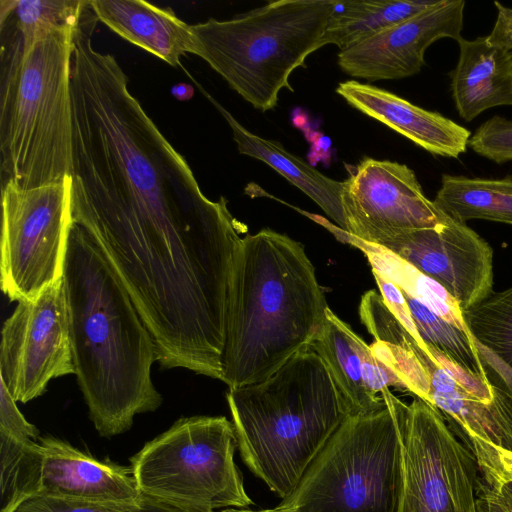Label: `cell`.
<instances>
[{
	"label": "cell",
	"instance_id": "cell-1",
	"mask_svg": "<svg viewBox=\"0 0 512 512\" xmlns=\"http://www.w3.org/2000/svg\"><path fill=\"white\" fill-rule=\"evenodd\" d=\"M74 374L99 435L128 431L162 396L151 378L155 342L96 241L72 223L63 271Z\"/></svg>",
	"mask_w": 512,
	"mask_h": 512
},
{
	"label": "cell",
	"instance_id": "cell-2",
	"mask_svg": "<svg viewBox=\"0 0 512 512\" xmlns=\"http://www.w3.org/2000/svg\"><path fill=\"white\" fill-rule=\"evenodd\" d=\"M329 307L304 246L269 228L242 238L227 313L222 379L260 382L310 349Z\"/></svg>",
	"mask_w": 512,
	"mask_h": 512
},
{
	"label": "cell",
	"instance_id": "cell-3",
	"mask_svg": "<svg viewBox=\"0 0 512 512\" xmlns=\"http://www.w3.org/2000/svg\"><path fill=\"white\" fill-rule=\"evenodd\" d=\"M226 398L243 461L283 499L348 416L327 366L312 349L263 381L229 389Z\"/></svg>",
	"mask_w": 512,
	"mask_h": 512
},
{
	"label": "cell",
	"instance_id": "cell-4",
	"mask_svg": "<svg viewBox=\"0 0 512 512\" xmlns=\"http://www.w3.org/2000/svg\"><path fill=\"white\" fill-rule=\"evenodd\" d=\"M74 28L54 29L26 49L2 43L1 185L30 189L71 176Z\"/></svg>",
	"mask_w": 512,
	"mask_h": 512
},
{
	"label": "cell",
	"instance_id": "cell-5",
	"mask_svg": "<svg viewBox=\"0 0 512 512\" xmlns=\"http://www.w3.org/2000/svg\"><path fill=\"white\" fill-rule=\"evenodd\" d=\"M340 0H278L228 20L191 25L192 54L206 61L255 109L278 104L293 91L292 72L324 43Z\"/></svg>",
	"mask_w": 512,
	"mask_h": 512
},
{
	"label": "cell",
	"instance_id": "cell-6",
	"mask_svg": "<svg viewBox=\"0 0 512 512\" xmlns=\"http://www.w3.org/2000/svg\"><path fill=\"white\" fill-rule=\"evenodd\" d=\"M374 410L347 416L295 490L268 512H399L408 404L389 388Z\"/></svg>",
	"mask_w": 512,
	"mask_h": 512
},
{
	"label": "cell",
	"instance_id": "cell-7",
	"mask_svg": "<svg viewBox=\"0 0 512 512\" xmlns=\"http://www.w3.org/2000/svg\"><path fill=\"white\" fill-rule=\"evenodd\" d=\"M237 439L224 416L182 417L130 458L140 492L181 512L252 504L234 462Z\"/></svg>",
	"mask_w": 512,
	"mask_h": 512
},
{
	"label": "cell",
	"instance_id": "cell-8",
	"mask_svg": "<svg viewBox=\"0 0 512 512\" xmlns=\"http://www.w3.org/2000/svg\"><path fill=\"white\" fill-rule=\"evenodd\" d=\"M1 199V289L10 301L32 300L63 277L71 176L30 189L7 182Z\"/></svg>",
	"mask_w": 512,
	"mask_h": 512
},
{
	"label": "cell",
	"instance_id": "cell-9",
	"mask_svg": "<svg viewBox=\"0 0 512 512\" xmlns=\"http://www.w3.org/2000/svg\"><path fill=\"white\" fill-rule=\"evenodd\" d=\"M404 490L399 512H479L480 468L444 415L425 400L408 404L403 423Z\"/></svg>",
	"mask_w": 512,
	"mask_h": 512
},
{
	"label": "cell",
	"instance_id": "cell-10",
	"mask_svg": "<svg viewBox=\"0 0 512 512\" xmlns=\"http://www.w3.org/2000/svg\"><path fill=\"white\" fill-rule=\"evenodd\" d=\"M74 374L62 279L32 300L17 302L4 322L0 380L16 402L42 396L53 378Z\"/></svg>",
	"mask_w": 512,
	"mask_h": 512
},
{
	"label": "cell",
	"instance_id": "cell-11",
	"mask_svg": "<svg viewBox=\"0 0 512 512\" xmlns=\"http://www.w3.org/2000/svg\"><path fill=\"white\" fill-rule=\"evenodd\" d=\"M341 204L346 235L377 244L400 232L434 228L450 218L428 199L412 169L365 157L348 169Z\"/></svg>",
	"mask_w": 512,
	"mask_h": 512
},
{
	"label": "cell",
	"instance_id": "cell-12",
	"mask_svg": "<svg viewBox=\"0 0 512 512\" xmlns=\"http://www.w3.org/2000/svg\"><path fill=\"white\" fill-rule=\"evenodd\" d=\"M438 282L462 312L493 293V250L465 223L400 232L377 244Z\"/></svg>",
	"mask_w": 512,
	"mask_h": 512
},
{
	"label": "cell",
	"instance_id": "cell-13",
	"mask_svg": "<svg viewBox=\"0 0 512 512\" xmlns=\"http://www.w3.org/2000/svg\"><path fill=\"white\" fill-rule=\"evenodd\" d=\"M465 4L464 0H440L422 13L340 51L337 63L349 76L369 81L415 75L425 64L424 55L432 43L462 37Z\"/></svg>",
	"mask_w": 512,
	"mask_h": 512
},
{
	"label": "cell",
	"instance_id": "cell-14",
	"mask_svg": "<svg viewBox=\"0 0 512 512\" xmlns=\"http://www.w3.org/2000/svg\"><path fill=\"white\" fill-rule=\"evenodd\" d=\"M310 349L327 366L348 416L377 408L383 402L382 391L390 386L406 389L400 375L330 308Z\"/></svg>",
	"mask_w": 512,
	"mask_h": 512
},
{
	"label": "cell",
	"instance_id": "cell-15",
	"mask_svg": "<svg viewBox=\"0 0 512 512\" xmlns=\"http://www.w3.org/2000/svg\"><path fill=\"white\" fill-rule=\"evenodd\" d=\"M38 496L73 500L133 501L143 494L131 467L100 461L66 441L40 437Z\"/></svg>",
	"mask_w": 512,
	"mask_h": 512
},
{
	"label": "cell",
	"instance_id": "cell-16",
	"mask_svg": "<svg viewBox=\"0 0 512 512\" xmlns=\"http://www.w3.org/2000/svg\"><path fill=\"white\" fill-rule=\"evenodd\" d=\"M336 93L349 105L408 138L434 155L457 158L466 152L469 130L437 112L370 84L348 80Z\"/></svg>",
	"mask_w": 512,
	"mask_h": 512
},
{
	"label": "cell",
	"instance_id": "cell-17",
	"mask_svg": "<svg viewBox=\"0 0 512 512\" xmlns=\"http://www.w3.org/2000/svg\"><path fill=\"white\" fill-rule=\"evenodd\" d=\"M97 19L114 33L173 67L192 53L191 25L170 8L141 0H89Z\"/></svg>",
	"mask_w": 512,
	"mask_h": 512
},
{
	"label": "cell",
	"instance_id": "cell-18",
	"mask_svg": "<svg viewBox=\"0 0 512 512\" xmlns=\"http://www.w3.org/2000/svg\"><path fill=\"white\" fill-rule=\"evenodd\" d=\"M414 351L430 376L426 402L455 423L469 441L480 440L512 452V399L508 393L504 391L494 402H483L458 385L430 351L418 344Z\"/></svg>",
	"mask_w": 512,
	"mask_h": 512
},
{
	"label": "cell",
	"instance_id": "cell-19",
	"mask_svg": "<svg viewBox=\"0 0 512 512\" xmlns=\"http://www.w3.org/2000/svg\"><path fill=\"white\" fill-rule=\"evenodd\" d=\"M457 43L459 58L450 78L460 117L469 122L492 107L512 106V51L486 37H461Z\"/></svg>",
	"mask_w": 512,
	"mask_h": 512
},
{
	"label": "cell",
	"instance_id": "cell-20",
	"mask_svg": "<svg viewBox=\"0 0 512 512\" xmlns=\"http://www.w3.org/2000/svg\"><path fill=\"white\" fill-rule=\"evenodd\" d=\"M201 90L228 122L239 153L260 160L274 169L313 200L338 228L346 230L341 204L343 181L324 175L302 158L287 151L280 142L253 134L202 88Z\"/></svg>",
	"mask_w": 512,
	"mask_h": 512
},
{
	"label": "cell",
	"instance_id": "cell-21",
	"mask_svg": "<svg viewBox=\"0 0 512 512\" xmlns=\"http://www.w3.org/2000/svg\"><path fill=\"white\" fill-rule=\"evenodd\" d=\"M440 0H340L327 25L324 43L340 51L408 20Z\"/></svg>",
	"mask_w": 512,
	"mask_h": 512
},
{
	"label": "cell",
	"instance_id": "cell-22",
	"mask_svg": "<svg viewBox=\"0 0 512 512\" xmlns=\"http://www.w3.org/2000/svg\"><path fill=\"white\" fill-rule=\"evenodd\" d=\"M433 202L460 223L482 219L512 225V177L483 179L444 174Z\"/></svg>",
	"mask_w": 512,
	"mask_h": 512
},
{
	"label": "cell",
	"instance_id": "cell-23",
	"mask_svg": "<svg viewBox=\"0 0 512 512\" xmlns=\"http://www.w3.org/2000/svg\"><path fill=\"white\" fill-rule=\"evenodd\" d=\"M477 351L512 399V287L462 312Z\"/></svg>",
	"mask_w": 512,
	"mask_h": 512
},
{
	"label": "cell",
	"instance_id": "cell-24",
	"mask_svg": "<svg viewBox=\"0 0 512 512\" xmlns=\"http://www.w3.org/2000/svg\"><path fill=\"white\" fill-rule=\"evenodd\" d=\"M87 1L1 0L0 24L12 28L6 42L26 49L39 38L62 27H75ZM6 29V28H1Z\"/></svg>",
	"mask_w": 512,
	"mask_h": 512
},
{
	"label": "cell",
	"instance_id": "cell-25",
	"mask_svg": "<svg viewBox=\"0 0 512 512\" xmlns=\"http://www.w3.org/2000/svg\"><path fill=\"white\" fill-rule=\"evenodd\" d=\"M354 246L365 253L372 271L423 302L444 320L468 331L457 302L438 282L379 246L362 241H356Z\"/></svg>",
	"mask_w": 512,
	"mask_h": 512
},
{
	"label": "cell",
	"instance_id": "cell-26",
	"mask_svg": "<svg viewBox=\"0 0 512 512\" xmlns=\"http://www.w3.org/2000/svg\"><path fill=\"white\" fill-rule=\"evenodd\" d=\"M41 459L39 442L0 433V512H15L39 495Z\"/></svg>",
	"mask_w": 512,
	"mask_h": 512
},
{
	"label": "cell",
	"instance_id": "cell-27",
	"mask_svg": "<svg viewBox=\"0 0 512 512\" xmlns=\"http://www.w3.org/2000/svg\"><path fill=\"white\" fill-rule=\"evenodd\" d=\"M411 317L422 341L450 358L456 364L479 376L488 378L469 331L449 323L434 313L423 302L402 291Z\"/></svg>",
	"mask_w": 512,
	"mask_h": 512
},
{
	"label": "cell",
	"instance_id": "cell-28",
	"mask_svg": "<svg viewBox=\"0 0 512 512\" xmlns=\"http://www.w3.org/2000/svg\"><path fill=\"white\" fill-rule=\"evenodd\" d=\"M15 512H181L154 498L142 495L133 501L73 500L37 496Z\"/></svg>",
	"mask_w": 512,
	"mask_h": 512
},
{
	"label": "cell",
	"instance_id": "cell-29",
	"mask_svg": "<svg viewBox=\"0 0 512 512\" xmlns=\"http://www.w3.org/2000/svg\"><path fill=\"white\" fill-rule=\"evenodd\" d=\"M472 150L495 163L512 161V120L493 116L470 137Z\"/></svg>",
	"mask_w": 512,
	"mask_h": 512
},
{
	"label": "cell",
	"instance_id": "cell-30",
	"mask_svg": "<svg viewBox=\"0 0 512 512\" xmlns=\"http://www.w3.org/2000/svg\"><path fill=\"white\" fill-rule=\"evenodd\" d=\"M484 480L512 481V452L480 440H471Z\"/></svg>",
	"mask_w": 512,
	"mask_h": 512
},
{
	"label": "cell",
	"instance_id": "cell-31",
	"mask_svg": "<svg viewBox=\"0 0 512 512\" xmlns=\"http://www.w3.org/2000/svg\"><path fill=\"white\" fill-rule=\"evenodd\" d=\"M0 433L20 441H36L40 432L19 411L16 401L0 380Z\"/></svg>",
	"mask_w": 512,
	"mask_h": 512
},
{
	"label": "cell",
	"instance_id": "cell-32",
	"mask_svg": "<svg viewBox=\"0 0 512 512\" xmlns=\"http://www.w3.org/2000/svg\"><path fill=\"white\" fill-rule=\"evenodd\" d=\"M372 273L380 289V294L383 297L389 309L398 318V320L407 329V331L412 335V337L418 342V344L424 350H428L427 345L422 341L417 332L407 302L401 290L392 282L385 279L376 272L372 271Z\"/></svg>",
	"mask_w": 512,
	"mask_h": 512
},
{
	"label": "cell",
	"instance_id": "cell-33",
	"mask_svg": "<svg viewBox=\"0 0 512 512\" xmlns=\"http://www.w3.org/2000/svg\"><path fill=\"white\" fill-rule=\"evenodd\" d=\"M494 5L497 8V18L486 38L492 45L512 51V9L499 2H494Z\"/></svg>",
	"mask_w": 512,
	"mask_h": 512
},
{
	"label": "cell",
	"instance_id": "cell-34",
	"mask_svg": "<svg viewBox=\"0 0 512 512\" xmlns=\"http://www.w3.org/2000/svg\"><path fill=\"white\" fill-rule=\"evenodd\" d=\"M479 512H509L497 493L483 478L477 498Z\"/></svg>",
	"mask_w": 512,
	"mask_h": 512
},
{
	"label": "cell",
	"instance_id": "cell-35",
	"mask_svg": "<svg viewBox=\"0 0 512 512\" xmlns=\"http://www.w3.org/2000/svg\"><path fill=\"white\" fill-rule=\"evenodd\" d=\"M484 482L497 493L508 511L512 512V481L484 480Z\"/></svg>",
	"mask_w": 512,
	"mask_h": 512
},
{
	"label": "cell",
	"instance_id": "cell-36",
	"mask_svg": "<svg viewBox=\"0 0 512 512\" xmlns=\"http://www.w3.org/2000/svg\"><path fill=\"white\" fill-rule=\"evenodd\" d=\"M171 93L176 99L185 101L192 98L194 89L187 83H178L172 87Z\"/></svg>",
	"mask_w": 512,
	"mask_h": 512
},
{
	"label": "cell",
	"instance_id": "cell-37",
	"mask_svg": "<svg viewBox=\"0 0 512 512\" xmlns=\"http://www.w3.org/2000/svg\"><path fill=\"white\" fill-rule=\"evenodd\" d=\"M220 512H268V511L267 510L253 511V510H246V509H239V508H228V509H224Z\"/></svg>",
	"mask_w": 512,
	"mask_h": 512
}]
</instances>
